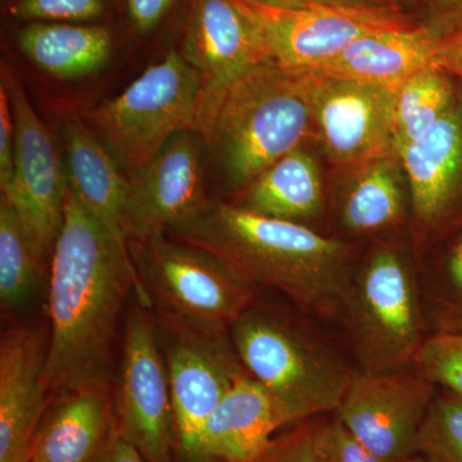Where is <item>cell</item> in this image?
I'll use <instances>...</instances> for the list:
<instances>
[{"label":"cell","instance_id":"1","mask_svg":"<svg viewBox=\"0 0 462 462\" xmlns=\"http://www.w3.org/2000/svg\"><path fill=\"white\" fill-rule=\"evenodd\" d=\"M130 293L141 297L126 239L69 189L48 285L45 379L51 401L79 389L115 385L116 337Z\"/></svg>","mask_w":462,"mask_h":462},{"label":"cell","instance_id":"2","mask_svg":"<svg viewBox=\"0 0 462 462\" xmlns=\"http://www.w3.org/2000/svg\"><path fill=\"white\" fill-rule=\"evenodd\" d=\"M166 234L212 252L254 287L281 291L306 314L339 319L357 254L349 240L207 200Z\"/></svg>","mask_w":462,"mask_h":462},{"label":"cell","instance_id":"3","mask_svg":"<svg viewBox=\"0 0 462 462\" xmlns=\"http://www.w3.org/2000/svg\"><path fill=\"white\" fill-rule=\"evenodd\" d=\"M139 302L166 333L225 336L254 305L256 287L205 248L166 233L129 240Z\"/></svg>","mask_w":462,"mask_h":462},{"label":"cell","instance_id":"4","mask_svg":"<svg viewBox=\"0 0 462 462\" xmlns=\"http://www.w3.org/2000/svg\"><path fill=\"white\" fill-rule=\"evenodd\" d=\"M339 319L358 372L391 373L412 366L431 331L411 254L396 243L375 240L356 263Z\"/></svg>","mask_w":462,"mask_h":462},{"label":"cell","instance_id":"5","mask_svg":"<svg viewBox=\"0 0 462 462\" xmlns=\"http://www.w3.org/2000/svg\"><path fill=\"white\" fill-rule=\"evenodd\" d=\"M229 337L243 369L291 425L336 412L356 373L311 331L254 305L233 322Z\"/></svg>","mask_w":462,"mask_h":462},{"label":"cell","instance_id":"6","mask_svg":"<svg viewBox=\"0 0 462 462\" xmlns=\"http://www.w3.org/2000/svg\"><path fill=\"white\" fill-rule=\"evenodd\" d=\"M310 135L314 125L296 76L263 62L227 91L206 142L217 153L226 184L243 190Z\"/></svg>","mask_w":462,"mask_h":462},{"label":"cell","instance_id":"7","mask_svg":"<svg viewBox=\"0 0 462 462\" xmlns=\"http://www.w3.org/2000/svg\"><path fill=\"white\" fill-rule=\"evenodd\" d=\"M200 78L184 54L172 51L149 66L114 99L88 116L89 126L124 171L147 166L175 134L196 132Z\"/></svg>","mask_w":462,"mask_h":462},{"label":"cell","instance_id":"8","mask_svg":"<svg viewBox=\"0 0 462 462\" xmlns=\"http://www.w3.org/2000/svg\"><path fill=\"white\" fill-rule=\"evenodd\" d=\"M136 303L124 324L123 358L115 384L117 430L147 462H172L176 452L171 389L160 328Z\"/></svg>","mask_w":462,"mask_h":462},{"label":"cell","instance_id":"9","mask_svg":"<svg viewBox=\"0 0 462 462\" xmlns=\"http://www.w3.org/2000/svg\"><path fill=\"white\" fill-rule=\"evenodd\" d=\"M14 121V176L2 196L17 209L44 272L51 258L65 217L69 182L65 163L51 133L42 123L25 89L8 67L2 69Z\"/></svg>","mask_w":462,"mask_h":462},{"label":"cell","instance_id":"10","mask_svg":"<svg viewBox=\"0 0 462 462\" xmlns=\"http://www.w3.org/2000/svg\"><path fill=\"white\" fill-rule=\"evenodd\" d=\"M256 27L267 60L284 71H312L367 33L415 25L402 12L307 5L287 9L238 0Z\"/></svg>","mask_w":462,"mask_h":462},{"label":"cell","instance_id":"11","mask_svg":"<svg viewBox=\"0 0 462 462\" xmlns=\"http://www.w3.org/2000/svg\"><path fill=\"white\" fill-rule=\"evenodd\" d=\"M294 76L309 106L316 138L334 166L345 169L397 153L393 89L316 71Z\"/></svg>","mask_w":462,"mask_h":462},{"label":"cell","instance_id":"12","mask_svg":"<svg viewBox=\"0 0 462 462\" xmlns=\"http://www.w3.org/2000/svg\"><path fill=\"white\" fill-rule=\"evenodd\" d=\"M438 389L415 367L370 374L356 370L337 415L374 455L402 462L418 455V438Z\"/></svg>","mask_w":462,"mask_h":462},{"label":"cell","instance_id":"13","mask_svg":"<svg viewBox=\"0 0 462 462\" xmlns=\"http://www.w3.org/2000/svg\"><path fill=\"white\" fill-rule=\"evenodd\" d=\"M400 157L409 181L413 248L427 251L462 229V85L449 111Z\"/></svg>","mask_w":462,"mask_h":462},{"label":"cell","instance_id":"14","mask_svg":"<svg viewBox=\"0 0 462 462\" xmlns=\"http://www.w3.org/2000/svg\"><path fill=\"white\" fill-rule=\"evenodd\" d=\"M182 54L199 74L196 132L207 141L230 88L249 69L269 60L238 0H196Z\"/></svg>","mask_w":462,"mask_h":462},{"label":"cell","instance_id":"15","mask_svg":"<svg viewBox=\"0 0 462 462\" xmlns=\"http://www.w3.org/2000/svg\"><path fill=\"white\" fill-rule=\"evenodd\" d=\"M165 358L175 425L176 452L187 462H202L200 438L216 406L239 374L229 334L166 333Z\"/></svg>","mask_w":462,"mask_h":462},{"label":"cell","instance_id":"16","mask_svg":"<svg viewBox=\"0 0 462 462\" xmlns=\"http://www.w3.org/2000/svg\"><path fill=\"white\" fill-rule=\"evenodd\" d=\"M194 133L175 134L147 166L130 175L123 218L127 242L166 233L206 202Z\"/></svg>","mask_w":462,"mask_h":462},{"label":"cell","instance_id":"17","mask_svg":"<svg viewBox=\"0 0 462 462\" xmlns=\"http://www.w3.org/2000/svg\"><path fill=\"white\" fill-rule=\"evenodd\" d=\"M48 338L14 328L0 339V462H30L36 431L51 402L45 379Z\"/></svg>","mask_w":462,"mask_h":462},{"label":"cell","instance_id":"18","mask_svg":"<svg viewBox=\"0 0 462 462\" xmlns=\"http://www.w3.org/2000/svg\"><path fill=\"white\" fill-rule=\"evenodd\" d=\"M337 216L349 238L375 239L410 227L411 200L400 154L388 153L345 167Z\"/></svg>","mask_w":462,"mask_h":462},{"label":"cell","instance_id":"19","mask_svg":"<svg viewBox=\"0 0 462 462\" xmlns=\"http://www.w3.org/2000/svg\"><path fill=\"white\" fill-rule=\"evenodd\" d=\"M289 425L282 407L245 370L207 420L200 457L202 462H254L273 434Z\"/></svg>","mask_w":462,"mask_h":462},{"label":"cell","instance_id":"20","mask_svg":"<svg viewBox=\"0 0 462 462\" xmlns=\"http://www.w3.org/2000/svg\"><path fill=\"white\" fill-rule=\"evenodd\" d=\"M115 430V385L79 389L51 401L30 462H99Z\"/></svg>","mask_w":462,"mask_h":462},{"label":"cell","instance_id":"21","mask_svg":"<svg viewBox=\"0 0 462 462\" xmlns=\"http://www.w3.org/2000/svg\"><path fill=\"white\" fill-rule=\"evenodd\" d=\"M439 39L422 23L367 33L312 71L396 90L421 69L437 67Z\"/></svg>","mask_w":462,"mask_h":462},{"label":"cell","instance_id":"22","mask_svg":"<svg viewBox=\"0 0 462 462\" xmlns=\"http://www.w3.org/2000/svg\"><path fill=\"white\" fill-rule=\"evenodd\" d=\"M62 138L69 189L88 211L126 239L123 218L129 178L123 167L79 116H65Z\"/></svg>","mask_w":462,"mask_h":462},{"label":"cell","instance_id":"23","mask_svg":"<svg viewBox=\"0 0 462 462\" xmlns=\"http://www.w3.org/2000/svg\"><path fill=\"white\" fill-rule=\"evenodd\" d=\"M236 205L267 217L311 226L327 208L319 161L303 145L293 149L243 189Z\"/></svg>","mask_w":462,"mask_h":462},{"label":"cell","instance_id":"24","mask_svg":"<svg viewBox=\"0 0 462 462\" xmlns=\"http://www.w3.org/2000/svg\"><path fill=\"white\" fill-rule=\"evenodd\" d=\"M18 45L47 74L75 79L94 74L107 63L112 41L103 27L32 23L18 33Z\"/></svg>","mask_w":462,"mask_h":462},{"label":"cell","instance_id":"25","mask_svg":"<svg viewBox=\"0 0 462 462\" xmlns=\"http://www.w3.org/2000/svg\"><path fill=\"white\" fill-rule=\"evenodd\" d=\"M461 84L439 67H428L394 90L397 153L421 138L454 106Z\"/></svg>","mask_w":462,"mask_h":462},{"label":"cell","instance_id":"26","mask_svg":"<svg viewBox=\"0 0 462 462\" xmlns=\"http://www.w3.org/2000/svg\"><path fill=\"white\" fill-rule=\"evenodd\" d=\"M42 272L32 242L11 200L0 197V303L16 315L32 302Z\"/></svg>","mask_w":462,"mask_h":462},{"label":"cell","instance_id":"27","mask_svg":"<svg viewBox=\"0 0 462 462\" xmlns=\"http://www.w3.org/2000/svg\"><path fill=\"white\" fill-rule=\"evenodd\" d=\"M440 245L442 257L420 276L425 314L431 333L462 331V229Z\"/></svg>","mask_w":462,"mask_h":462},{"label":"cell","instance_id":"28","mask_svg":"<svg viewBox=\"0 0 462 462\" xmlns=\"http://www.w3.org/2000/svg\"><path fill=\"white\" fill-rule=\"evenodd\" d=\"M418 454L430 462H462V397L438 389L419 434Z\"/></svg>","mask_w":462,"mask_h":462},{"label":"cell","instance_id":"29","mask_svg":"<svg viewBox=\"0 0 462 462\" xmlns=\"http://www.w3.org/2000/svg\"><path fill=\"white\" fill-rule=\"evenodd\" d=\"M412 366L437 389L462 397V331L430 333Z\"/></svg>","mask_w":462,"mask_h":462},{"label":"cell","instance_id":"30","mask_svg":"<svg viewBox=\"0 0 462 462\" xmlns=\"http://www.w3.org/2000/svg\"><path fill=\"white\" fill-rule=\"evenodd\" d=\"M315 462H389L374 455L336 412L311 419Z\"/></svg>","mask_w":462,"mask_h":462},{"label":"cell","instance_id":"31","mask_svg":"<svg viewBox=\"0 0 462 462\" xmlns=\"http://www.w3.org/2000/svg\"><path fill=\"white\" fill-rule=\"evenodd\" d=\"M14 16L27 20L87 21L103 14L102 0H20Z\"/></svg>","mask_w":462,"mask_h":462},{"label":"cell","instance_id":"32","mask_svg":"<svg viewBox=\"0 0 462 462\" xmlns=\"http://www.w3.org/2000/svg\"><path fill=\"white\" fill-rule=\"evenodd\" d=\"M254 462H315L311 420L293 425L287 433L273 437Z\"/></svg>","mask_w":462,"mask_h":462},{"label":"cell","instance_id":"33","mask_svg":"<svg viewBox=\"0 0 462 462\" xmlns=\"http://www.w3.org/2000/svg\"><path fill=\"white\" fill-rule=\"evenodd\" d=\"M14 176V121L5 85L0 83V187L5 191Z\"/></svg>","mask_w":462,"mask_h":462},{"label":"cell","instance_id":"34","mask_svg":"<svg viewBox=\"0 0 462 462\" xmlns=\"http://www.w3.org/2000/svg\"><path fill=\"white\" fill-rule=\"evenodd\" d=\"M422 25L439 36L462 30V0H433Z\"/></svg>","mask_w":462,"mask_h":462},{"label":"cell","instance_id":"35","mask_svg":"<svg viewBox=\"0 0 462 462\" xmlns=\"http://www.w3.org/2000/svg\"><path fill=\"white\" fill-rule=\"evenodd\" d=\"M173 0H127L130 17L136 30L151 32L160 23Z\"/></svg>","mask_w":462,"mask_h":462},{"label":"cell","instance_id":"36","mask_svg":"<svg viewBox=\"0 0 462 462\" xmlns=\"http://www.w3.org/2000/svg\"><path fill=\"white\" fill-rule=\"evenodd\" d=\"M436 66L454 76L462 85V30L440 36Z\"/></svg>","mask_w":462,"mask_h":462},{"label":"cell","instance_id":"37","mask_svg":"<svg viewBox=\"0 0 462 462\" xmlns=\"http://www.w3.org/2000/svg\"><path fill=\"white\" fill-rule=\"evenodd\" d=\"M99 462H147L144 460V457L141 455V452L135 448L129 442V440L125 439L123 434L117 430V427H116V430L114 436L111 438V442L106 449L105 454H103L102 458H100Z\"/></svg>","mask_w":462,"mask_h":462},{"label":"cell","instance_id":"38","mask_svg":"<svg viewBox=\"0 0 462 462\" xmlns=\"http://www.w3.org/2000/svg\"><path fill=\"white\" fill-rule=\"evenodd\" d=\"M309 5L328 7L385 9L401 12V0H305Z\"/></svg>","mask_w":462,"mask_h":462},{"label":"cell","instance_id":"39","mask_svg":"<svg viewBox=\"0 0 462 462\" xmlns=\"http://www.w3.org/2000/svg\"><path fill=\"white\" fill-rule=\"evenodd\" d=\"M254 5H266V7L296 9L307 7L309 3L305 0H247Z\"/></svg>","mask_w":462,"mask_h":462},{"label":"cell","instance_id":"40","mask_svg":"<svg viewBox=\"0 0 462 462\" xmlns=\"http://www.w3.org/2000/svg\"><path fill=\"white\" fill-rule=\"evenodd\" d=\"M402 462H430L427 460V458L422 457L421 455H415L412 456V457L407 458V460H404Z\"/></svg>","mask_w":462,"mask_h":462}]
</instances>
